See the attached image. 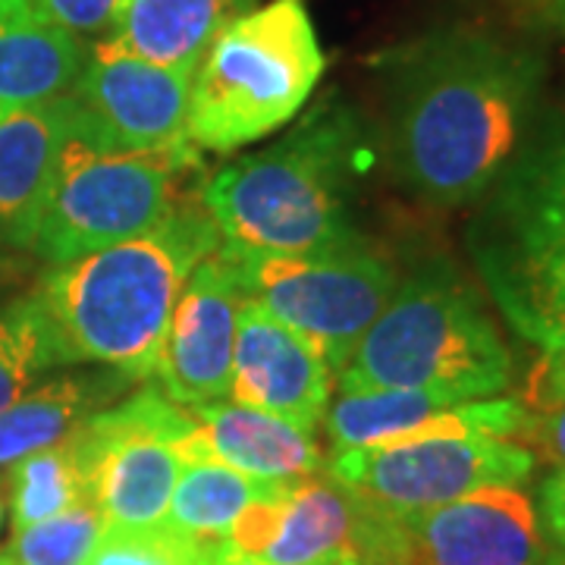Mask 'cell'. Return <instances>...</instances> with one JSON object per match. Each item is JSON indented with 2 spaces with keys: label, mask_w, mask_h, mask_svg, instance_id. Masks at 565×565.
I'll list each match as a JSON object with an SVG mask.
<instances>
[{
  "label": "cell",
  "mask_w": 565,
  "mask_h": 565,
  "mask_svg": "<svg viewBox=\"0 0 565 565\" xmlns=\"http://www.w3.org/2000/svg\"><path fill=\"white\" fill-rule=\"evenodd\" d=\"M393 177L430 207L475 204L519 154L544 57L484 25H444L381 61Z\"/></svg>",
  "instance_id": "1"
},
{
  "label": "cell",
  "mask_w": 565,
  "mask_h": 565,
  "mask_svg": "<svg viewBox=\"0 0 565 565\" xmlns=\"http://www.w3.org/2000/svg\"><path fill=\"white\" fill-rule=\"evenodd\" d=\"M217 245L221 230L199 185L139 236L54 264L35 296L66 367L104 364L132 384L148 381L182 286Z\"/></svg>",
  "instance_id": "2"
},
{
  "label": "cell",
  "mask_w": 565,
  "mask_h": 565,
  "mask_svg": "<svg viewBox=\"0 0 565 565\" xmlns=\"http://www.w3.org/2000/svg\"><path fill=\"white\" fill-rule=\"evenodd\" d=\"M359 122L327 95L282 139L202 180V202L221 243L258 255H308L359 236L352 180Z\"/></svg>",
  "instance_id": "3"
},
{
  "label": "cell",
  "mask_w": 565,
  "mask_h": 565,
  "mask_svg": "<svg viewBox=\"0 0 565 565\" xmlns=\"http://www.w3.org/2000/svg\"><path fill=\"white\" fill-rule=\"evenodd\" d=\"M515 362L481 292L446 258L415 264L367 327L340 377V393L422 390L456 403L493 399Z\"/></svg>",
  "instance_id": "4"
},
{
  "label": "cell",
  "mask_w": 565,
  "mask_h": 565,
  "mask_svg": "<svg viewBox=\"0 0 565 565\" xmlns=\"http://www.w3.org/2000/svg\"><path fill=\"white\" fill-rule=\"evenodd\" d=\"M465 245L525 343L544 352L565 343V132L512 158L475 202Z\"/></svg>",
  "instance_id": "5"
},
{
  "label": "cell",
  "mask_w": 565,
  "mask_h": 565,
  "mask_svg": "<svg viewBox=\"0 0 565 565\" xmlns=\"http://www.w3.org/2000/svg\"><path fill=\"white\" fill-rule=\"evenodd\" d=\"M327 57L305 0H270L226 22L192 76L185 136L230 154L267 139L302 110Z\"/></svg>",
  "instance_id": "6"
},
{
  "label": "cell",
  "mask_w": 565,
  "mask_h": 565,
  "mask_svg": "<svg viewBox=\"0 0 565 565\" xmlns=\"http://www.w3.org/2000/svg\"><path fill=\"white\" fill-rule=\"evenodd\" d=\"M195 167L199 148L192 145L173 151H102L76 132L63 148L29 248L54 267L132 239L189 195L185 173Z\"/></svg>",
  "instance_id": "7"
},
{
  "label": "cell",
  "mask_w": 565,
  "mask_h": 565,
  "mask_svg": "<svg viewBox=\"0 0 565 565\" xmlns=\"http://www.w3.org/2000/svg\"><path fill=\"white\" fill-rule=\"evenodd\" d=\"M223 248L239 274L245 299H255L318 345L333 374L343 371L399 282L396 262L362 236L308 255Z\"/></svg>",
  "instance_id": "8"
},
{
  "label": "cell",
  "mask_w": 565,
  "mask_h": 565,
  "mask_svg": "<svg viewBox=\"0 0 565 565\" xmlns=\"http://www.w3.org/2000/svg\"><path fill=\"white\" fill-rule=\"evenodd\" d=\"M195 415L154 384L95 412L73 430L88 503L107 527L161 525Z\"/></svg>",
  "instance_id": "9"
},
{
  "label": "cell",
  "mask_w": 565,
  "mask_h": 565,
  "mask_svg": "<svg viewBox=\"0 0 565 565\" xmlns=\"http://www.w3.org/2000/svg\"><path fill=\"white\" fill-rule=\"evenodd\" d=\"M537 459L519 440L424 437L333 452L327 475L362 503L408 515L456 503L487 487H522Z\"/></svg>",
  "instance_id": "10"
},
{
  "label": "cell",
  "mask_w": 565,
  "mask_h": 565,
  "mask_svg": "<svg viewBox=\"0 0 565 565\" xmlns=\"http://www.w3.org/2000/svg\"><path fill=\"white\" fill-rule=\"evenodd\" d=\"M189 73L141 61L110 39L98 41L73 85L82 107L79 136L102 151L189 148Z\"/></svg>",
  "instance_id": "11"
},
{
  "label": "cell",
  "mask_w": 565,
  "mask_h": 565,
  "mask_svg": "<svg viewBox=\"0 0 565 565\" xmlns=\"http://www.w3.org/2000/svg\"><path fill=\"white\" fill-rule=\"evenodd\" d=\"M396 515V512H393ZM396 565H565L522 487L396 515Z\"/></svg>",
  "instance_id": "12"
},
{
  "label": "cell",
  "mask_w": 565,
  "mask_h": 565,
  "mask_svg": "<svg viewBox=\"0 0 565 565\" xmlns=\"http://www.w3.org/2000/svg\"><path fill=\"white\" fill-rule=\"evenodd\" d=\"M245 302L239 274L217 245L185 280L173 318L167 323L154 386L182 408L230 396L233 345Z\"/></svg>",
  "instance_id": "13"
},
{
  "label": "cell",
  "mask_w": 565,
  "mask_h": 565,
  "mask_svg": "<svg viewBox=\"0 0 565 565\" xmlns=\"http://www.w3.org/2000/svg\"><path fill=\"white\" fill-rule=\"evenodd\" d=\"M226 399L315 434L333 399V371L311 340L277 321L255 299H245Z\"/></svg>",
  "instance_id": "14"
},
{
  "label": "cell",
  "mask_w": 565,
  "mask_h": 565,
  "mask_svg": "<svg viewBox=\"0 0 565 565\" xmlns=\"http://www.w3.org/2000/svg\"><path fill=\"white\" fill-rule=\"evenodd\" d=\"M195 430L182 444V462L207 459L258 481H302L323 468L315 434L262 408L217 399L189 408Z\"/></svg>",
  "instance_id": "15"
},
{
  "label": "cell",
  "mask_w": 565,
  "mask_h": 565,
  "mask_svg": "<svg viewBox=\"0 0 565 565\" xmlns=\"http://www.w3.org/2000/svg\"><path fill=\"white\" fill-rule=\"evenodd\" d=\"M82 107L70 95L0 120V243L29 248Z\"/></svg>",
  "instance_id": "16"
},
{
  "label": "cell",
  "mask_w": 565,
  "mask_h": 565,
  "mask_svg": "<svg viewBox=\"0 0 565 565\" xmlns=\"http://www.w3.org/2000/svg\"><path fill=\"white\" fill-rule=\"evenodd\" d=\"M85 57L79 35L44 20L29 0H0V120L70 95Z\"/></svg>",
  "instance_id": "17"
},
{
  "label": "cell",
  "mask_w": 565,
  "mask_h": 565,
  "mask_svg": "<svg viewBox=\"0 0 565 565\" xmlns=\"http://www.w3.org/2000/svg\"><path fill=\"white\" fill-rule=\"evenodd\" d=\"M359 527V497L318 471L289 487L270 541L245 565H364Z\"/></svg>",
  "instance_id": "18"
},
{
  "label": "cell",
  "mask_w": 565,
  "mask_h": 565,
  "mask_svg": "<svg viewBox=\"0 0 565 565\" xmlns=\"http://www.w3.org/2000/svg\"><path fill=\"white\" fill-rule=\"evenodd\" d=\"M129 386L132 381L104 364L63 371L54 377L47 374L0 412V465L10 468L35 449L66 440L79 424L107 408Z\"/></svg>",
  "instance_id": "19"
},
{
  "label": "cell",
  "mask_w": 565,
  "mask_h": 565,
  "mask_svg": "<svg viewBox=\"0 0 565 565\" xmlns=\"http://www.w3.org/2000/svg\"><path fill=\"white\" fill-rule=\"evenodd\" d=\"M255 0H129L110 29V41L141 61L195 76L226 22Z\"/></svg>",
  "instance_id": "20"
},
{
  "label": "cell",
  "mask_w": 565,
  "mask_h": 565,
  "mask_svg": "<svg viewBox=\"0 0 565 565\" xmlns=\"http://www.w3.org/2000/svg\"><path fill=\"white\" fill-rule=\"evenodd\" d=\"M296 481H258L243 471H233L221 462L192 459L182 465L163 525L180 534L202 537L226 546V531L252 503L282 493Z\"/></svg>",
  "instance_id": "21"
},
{
  "label": "cell",
  "mask_w": 565,
  "mask_h": 565,
  "mask_svg": "<svg viewBox=\"0 0 565 565\" xmlns=\"http://www.w3.org/2000/svg\"><path fill=\"white\" fill-rule=\"evenodd\" d=\"M449 405L459 403L440 393H422V390L337 393L323 412V437L333 452L390 444Z\"/></svg>",
  "instance_id": "22"
},
{
  "label": "cell",
  "mask_w": 565,
  "mask_h": 565,
  "mask_svg": "<svg viewBox=\"0 0 565 565\" xmlns=\"http://www.w3.org/2000/svg\"><path fill=\"white\" fill-rule=\"evenodd\" d=\"M10 525L22 531L54 519L73 505L88 503V484L82 471L73 434L54 446L35 449L10 465Z\"/></svg>",
  "instance_id": "23"
},
{
  "label": "cell",
  "mask_w": 565,
  "mask_h": 565,
  "mask_svg": "<svg viewBox=\"0 0 565 565\" xmlns=\"http://www.w3.org/2000/svg\"><path fill=\"white\" fill-rule=\"evenodd\" d=\"M66 367L57 333L47 321L39 296H25L0 308V412L22 393Z\"/></svg>",
  "instance_id": "24"
},
{
  "label": "cell",
  "mask_w": 565,
  "mask_h": 565,
  "mask_svg": "<svg viewBox=\"0 0 565 565\" xmlns=\"http://www.w3.org/2000/svg\"><path fill=\"white\" fill-rule=\"evenodd\" d=\"M226 546L180 534L170 525L102 527L82 565H223Z\"/></svg>",
  "instance_id": "25"
},
{
  "label": "cell",
  "mask_w": 565,
  "mask_h": 565,
  "mask_svg": "<svg viewBox=\"0 0 565 565\" xmlns=\"http://www.w3.org/2000/svg\"><path fill=\"white\" fill-rule=\"evenodd\" d=\"M102 527L95 505H73L39 525L13 531L10 544L0 546V565H82Z\"/></svg>",
  "instance_id": "26"
},
{
  "label": "cell",
  "mask_w": 565,
  "mask_h": 565,
  "mask_svg": "<svg viewBox=\"0 0 565 565\" xmlns=\"http://www.w3.org/2000/svg\"><path fill=\"white\" fill-rule=\"evenodd\" d=\"M41 17L73 35H102L120 20L129 0H29Z\"/></svg>",
  "instance_id": "27"
},
{
  "label": "cell",
  "mask_w": 565,
  "mask_h": 565,
  "mask_svg": "<svg viewBox=\"0 0 565 565\" xmlns=\"http://www.w3.org/2000/svg\"><path fill=\"white\" fill-rule=\"evenodd\" d=\"M519 444L527 446L537 462L553 468L565 465V403L527 408V422Z\"/></svg>",
  "instance_id": "28"
},
{
  "label": "cell",
  "mask_w": 565,
  "mask_h": 565,
  "mask_svg": "<svg viewBox=\"0 0 565 565\" xmlns=\"http://www.w3.org/2000/svg\"><path fill=\"white\" fill-rule=\"evenodd\" d=\"M534 505H537V519H541L546 541L565 559V465L553 468L541 481Z\"/></svg>",
  "instance_id": "29"
},
{
  "label": "cell",
  "mask_w": 565,
  "mask_h": 565,
  "mask_svg": "<svg viewBox=\"0 0 565 565\" xmlns=\"http://www.w3.org/2000/svg\"><path fill=\"white\" fill-rule=\"evenodd\" d=\"M556 403H565V343L544 352V362L531 381V396L525 405L527 408H546Z\"/></svg>",
  "instance_id": "30"
},
{
  "label": "cell",
  "mask_w": 565,
  "mask_h": 565,
  "mask_svg": "<svg viewBox=\"0 0 565 565\" xmlns=\"http://www.w3.org/2000/svg\"><path fill=\"white\" fill-rule=\"evenodd\" d=\"M527 3L537 10L541 20H546L550 25H556V29L565 32V0H527Z\"/></svg>",
  "instance_id": "31"
},
{
  "label": "cell",
  "mask_w": 565,
  "mask_h": 565,
  "mask_svg": "<svg viewBox=\"0 0 565 565\" xmlns=\"http://www.w3.org/2000/svg\"><path fill=\"white\" fill-rule=\"evenodd\" d=\"M3 519H7V500H3V481H0V531H3Z\"/></svg>",
  "instance_id": "32"
}]
</instances>
